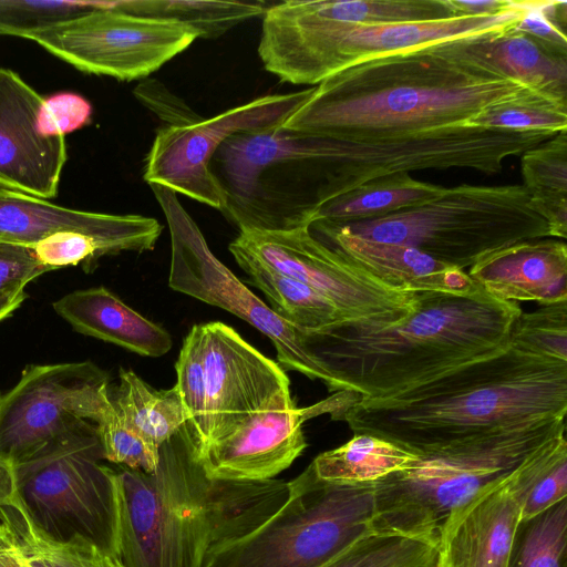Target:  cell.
I'll return each mask as SVG.
<instances>
[{
  "label": "cell",
  "mask_w": 567,
  "mask_h": 567,
  "mask_svg": "<svg viewBox=\"0 0 567 567\" xmlns=\"http://www.w3.org/2000/svg\"><path fill=\"white\" fill-rule=\"evenodd\" d=\"M567 362L511 343L396 396L330 404L332 420L423 455L565 420Z\"/></svg>",
  "instance_id": "1"
},
{
  "label": "cell",
  "mask_w": 567,
  "mask_h": 567,
  "mask_svg": "<svg viewBox=\"0 0 567 567\" xmlns=\"http://www.w3.org/2000/svg\"><path fill=\"white\" fill-rule=\"evenodd\" d=\"M518 302L481 287L470 295L416 291L414 311L389 326L343 322L317 331L313 354L331 404L385 400L509 344Z\"/></svg>",
  "instance_id": "2"
},
{
  "label": "cell",
  "mask_w": 567,
  "mask_h": 567,
  "mask_svg": "<svg viewBox=\"0 0 567 567\" xmlns=\"http://www.w3.org/2000/svg\"><path fill=\"white\" fill-rule=\"evenodd\" d=\"M117 558L124 567H202L210 546L246 534L286 499L288 482L212 480L183 425L152 473L118 466Z\"/></svg>",
  "instance_id": "3"
},
{
  "label": "cell",
  "mask_w": 567,
  "mask_h": 567,
  "mask_svg": "<svg viewBox=\"0 0 567 567\" xmlns=\"http://www.w3.org/2000/svg\"><path fill=\"white\" fill-rule=\"evenodd\" d=\"M524 89L431 44L332 74L281 127L346 141L411 135L465 125L486 106Z\"/></svg>",
  "instance_id": "4"
},
{
  "label": "cell",
  "mask_w": 567,
  "mask_h": 567,
  "mask_svg": "<svg viewBox=\"0 0 567 567\" xmlns=\"http://www.w3.org/2000/svg\"><path fill=\"white\" fill-rule=\"evenodd\" d=\"M528 1L491 17L402 23H353L317 13L310 0H287L262 14L258 54L280 81L318 85L355 64L462 37L503 30L526 13Z\"/></svg>",
  "instance_id": "5"
},
{
  "label": "cell",
  "mask_w": 567,
  "mask_h": 567,
  "mask_svg": "<svg viewBox=\"0 0 567 567\" xmlns=\"http://www.w3.org/2000/svg\"><path fill=\"white\" fill-rule=\"evenodd\" d=\"M371 240L411 246L465 270L508 246L550 237L523 185H458L425 204L342 225Z\"/></svg>",
  "instance_id": "6"
},
{
  "label": "cell",
  "mask_w": 567,
  "mask_h": 567,
  "mask_svg": "<svg viewBox=\"0 0 567 567\" xmlns=\"http://www.w3.org/2000/svg\"><path fill=\"white\" fill-rule=\"evenodd\" d=\"M563 431L565 420L419 455L410 467L373 483L374 532L437 543L451 511L512 474L530 453Z\"/></svg>",
  "instance_id": "7"
},
{
  "label": "cell",
  "mask_w": 567,
  "mask_h": 567,
  "mask_svg": "<svg viewBox=\"0 0 567 567\" xmlns=\"http://www.w3.org/2000/svg\"><path fill=\"white\" fill-rule=\"evenodd\" d=\"M288 484L286 499L267 519L210 546L202 567H320L375 533L373 483H327L309 465Z\"/></svg>",
  "instance_id": "8"
},
{
  "label": "cell",
  "mask_w": 567,
  "mask_h": 567,
  "mask_svg": "<svg viewBox=\"0 0 567 567\" xmlns=\"http://www.w3.org/2000/svg\"><path fill=\"white\" fill-rule=\"evenodd\" d=\"M102 461L90 423L14 464L17 501L47 538H82L117 557L114 468Z\"/></svg>",
  "instance_id": "9"
},
{
  "label": "cell",
  "mask_w": 567,
  "mask_h": 567,
  "mask_svg": "<svg viewBox=\"0 0 567 567\" xmlns=\"http://www.w3.org/2000/svg\"><path fill=\"white\" fill-rule=\"evenodd\" d=\"M150 186L171 235L169 287L245 320L272 341L277 359L285 369L323 381L312 353L316 331L292 326L261 301L214 256L177 194L162 185Z\"/></svg>",
  "instance_id": "10"
},
{
  "label": "cell",
  "mask_w": 567,
  "mask_h": 567,
  "mask_svg": "<svg viewBox=\"0 0 567 567\" xmlns=\"http://www.w3.org/2000/svg\"><path fill=\"white\" fill-rule=\"evenodd\" d=\"M112 408L110 377L92 361L27 365L0 396V457L18 464Z\"/></svg>",
  "instance_id": "11"
},
{
  "label": "cell",
  "mask_w": 567,
  "mask_h": 567,
  "mask_svg": "<svg viewBox=\"0 0 567 567\" xmlns=\"http://www.w3.org/2000/svg\"><path fill=\"white\" fill-rule=\"evenodd\" d=\"M228 248L308 285L330 300L349 322L389 326L415 309L416 291L383 282L322 244L309 227L241 230Z\"/></svg>",
  "instance_id": "12"
},
{
  "label": "cell",
  "mask_w": 567,
  "mask_h": 567,
  "mask_svg": "<svg viewBox=\"0 0 567 567\" xmlns=\"http://www.w3.org/2000/svg\"><path fill=\"white\" fill-rule=\"evenodd\" d=\"M116 1L83 17L32 32V40L75 69L120 81L147 78L185 51L199 33L175 20L127 13Z\"/></svg>",
  "instance_id": "13"
},
{
  "label": "cell",
  "mask_w": 567,
  "mask_h": 567,
  "mask_svg": "<svg viewBox=\"0 0 567 567\" xmlns=\"http://www.w3.org/2000/svg\"><path fill=\"white\" fill-rule=\"evenodd\" d=\"M313 90L265 95L208 118L161 127L146 157L144 179L221 212L223 194L209 166L216 151L235 134L281 126Z\"/></svg>",
  "instance_id": "14"
},
{
  "label": "cell",
  "mask_w": 567,
  "mask_h": 567,
  "mask_svg": "<svg viewBox=\"0 0 567 567\" xmlns=\"http://www.w3.org/2000/svg\"><path fill=\"white\" fill-rule=\"evenodd\" d=\"M207 391V424L198 452L247 419L291 398L290 381L276 362L219 322L196 324Z\"/></svg>",
  "instance_id": "15"
},
{
  "label": "cell",
  "mask_w": 567,
  "mask_h": 567,
  "mask_svg": "<svg viewBox=\"0 0 567 567\" xmlns=\"http://www.w3.org/2000/svg\"><path fill=\"white\" fill-rule=\"evenodd\" d=\"M43 99L0 66V187L49 200L58 194L68 155L64 136L38 131Z\"/></svg>",
  "instance_id": "16"
},
{
  "label": "cell",
  "mask_w": 567,
  "mask_h": 567,
  "mask_svg": "<svg viewBox=\"0 0 567 567\" xmlns=\"http://www.w3.org/2000/svg\"><path fill=\"white\" fill-rule=\"evenodd\" d=\"M310 417L309 408L298 409L289 398L195 453L212 480H271L307 447L302 423Z\"/></svg>",
  "instance_id": "17"
},
{
  "label": "cell",
  "mask_w": 567,
  "mask_h": 567,
  "mask_svg": "<svg viewBox=\"0 0 567 567\" xmlns=\"http://www.w3.org/2000/svg\"><path fill=\"white\" fill-rule=\"evenodd\" d=\"M60 230L92 236L116 255L153 250L163 226L148 216L73 209L0 187V241L33 247Z\"/></svg>",
  "instance_id": "18"
},
{
  "label": "cell",
  "mask_w": 567,
  "mask_h": 567,
  "mask_svg": "<svg viewBox=\"0 0 567 567\" xmlns=\"http://www.w3.org/2000/svg\"><path fill=\"white\" fill-rule=\"evenodd\" d=\"M519 466L450 512L439 530L435 567H506L520 520Z\"/></svg>",
  "instance_id": "19"
},
{
  "label": "cell",
  "mask_w": 567,
  "mask_h": 567,
  "mask_svg": "<svg viewBox=\"0 0 567 567\" xmlns=\"http://www.w3.org/2000/svg\"><path fill=\"white\" fill-rule=\"evenodd\" d=\"M515 25L435 43L442 53L567 104V54Z\"/></svg>",
  "instance_id": "20"
},
{
  "label": "cell",
  "mask_w": 567,
  "mask_h": 567,
  "mask_svg": "<svg viewBox=\"0 0 567 567\" xmlns=\"http://www.w3.org/2000/svg\"><path fill=\"white\" fill-rule=\"evenodd\" d=\"M309 230L322 244L392 287L458 296L480 288L465 270L445 265L414 247L362 238L343 226L318 221L311 223Z\"/></svg>",
  "instance_id": "21"
},
{
  "label": "cell",
  "mask_w": 567,
  "mask_h": 567,
  "mask_svg": "<svg viewBox=\"0 0 567 567\" xmlns=\"http://www.w3.org/2000/svg\"><path fill=\"white\" fill-rule=\"evenodd\" d=\"M471 279L489 296L504 301H567V246L542 238L494 251L468 270Z\"/></svg>",
  "instance_id": "22"
},
{
  "label": "cell",
  "mask_w": 567,
  "mask_h": 567,
  "mask_svg": "<svg viewBox=\"0 0 567 567\" xmlns=\"http://www.w3.org/2000/svg\"><path fill=\"white\" fill-rule=\"evenodd\" d=\"M54 311L78 332L145 357L167 353L173 340L104 287L74 290L53 302Z\"/></svg>",
  "instance_id": "23"
},
{
  "label": "cell",
  "mask_w": 567,
  "mask_h": 567,
  "mask_svg": "<svg viewBox=\"0 0 567 567\" xmlns=\"http://www.w3.org/2000/svg\"><path fill=\"white\" fill-rule=\"evenodd\" d=\"M445 188L408 173L378 177L328 202L312 223L342 226L383 217L435 199Z\"/></svg>",
  "instance_id": "24"
},
{
  "label": "cell",
  "mask_w": 567,
  "mask_h": 567,
  "mask_svg": "<svg viewBox=\"0 0 567 567\" xmlns=\"http://www.w3.org/2000/svg\"><path fill=\"white\" fill-rule=\"evenodd\" d=\"M229 251L247 274L248 282L260 289L270 301V308L292 326L307 331H323L349 322L330 300L302 281L276 271L243 251Z\"/></svg>",
  "instance_id": "25"
},
{
  "label": "cell",
  "mask_w": 567,
  "mask_h": 567,
  "mask_svg": "<svg viewBox=\"0 0 567 567\" xmlns=\"http://www.w3.org/2000/svg\"><path fill=\"white\" fill-rule=\"evenodd\" d=\"M417 458V454L390 441L361 433L341 446L319 454L310 465L323 482L364 484L403 471Z\"/></svg>",
  "instance_id": "26"
},
{
  "label": "cell",
  "mask_w": 567,
  "mask_h": 567,
  "mask_svg": "<svg viewBox=\"0 0 567 567\" xmlns=\"http://www.w3.org/2000/svg\"><path fill=\"white\" fill-rule=\"evenodd\" d=\"M118 385L111 392L115 410L124 421L161 447L188 421L176 385L156 390L132 370L120 369Z\"/></svg>",
  "instance_id": "27"
},
{
  "label": "cell",
  "mask_w": 567,
  "mask_h": 567,
  "mask_svg": "<svg viewBox=\"0 0 567 567\" xmlns=\"http://www.w3.org/2000/svg\"><path fill=\"white\" fill-rule=\"evenodd\" d=\"M522 175L533 208L550 237H567V130L522 155Z\"/></svg>",
  "instance_id": "28"
},
{
  "label": "cell",
  "mask_w": 567,
  "mask_h": 567,
  "mask_svg": "<svg viewBox=\"0 0 567 567\" xmlns=\"http://www.w3.org/2000/svg\"><path fill=\"white\" fill-rule=\"evenodd\" d=\"M262 1L238 0H120L116 9L127 13L175 20L195 29L199 38H217L235 25L262 16Z\"/></svg>",
  "instance_id": "29"
},
{
  "label": "cell",
  "mask_w": 567,
  "mask_h": 567,
  "mask_svg": "<svg viewBox=\"0 0 567 567\" xmlns=\"http://www.w3.org/2000/svg\"><path fill=\"white\" fill-rule=\"evenodd\" d=\"M0 522L13 535L28 567H124L117 557L82 538L66 543L47 538L29 522L17 497L0 508Z\"/></svg>",
  "instance_id": "30"
},
{
  "label": "cell",
  "mask_w": 567,
  "mask_h": 567,
  "mask_svg": "<svg viewBox=\"0 0 567 567\" xmlns=\"http://www.w3.org/2000/svg\"><path fill=\"white\" fill-rule=\"evenodd\" d=\"M566 431L551 437L520 464V519L535 516L567 498Z\"/></svg>",
  "instance_id": "31"
},
{
  "label": "cell",
  "mask_w": 567,
  "mask_h": 567,
  "mask_svg": "<svg viewBox=\"0 0 567 567\" xmlns=\"http://www.w3.org/2000/svg\"><path fill=\"white\" fill-rule=\"evenodd\" d=\"M506 567H567V498L519 520Z\"/></svg>",
  "instance_id": "32"
},
{
  "label": "cell",
  "mask_w": 567,
  "mask_h": 567,
  "mask_svg": "<svg viewBox=\"0 0 567 567\" xmlns=\"http://www.w3.org/2000/svg\"><path fill=\"white\" fill-rule=\"evenodd\" d=\"M437 544L410 536L371 533L320 567H435Z\"/></svg>",
  "instance_id": "33"
},
{
  "label": "cell",
  "mask_w": 567,
  "mask_h": 567,
  "mask_svg": "<svg viewBox=\"0 0 567 567\" xmlns=\"http://www.w3.org/2000/svg\"><path fill=\"white\" fill-rule=\"evenodd\" d=\"M327 18L365 24L427 22L456 18L447 0H310Z\"/></svg>",
  "instance_id": "34"
},
{
  "label": "cell",
  "mask_w": 567,
  "mask_h": 567,
  "mask_svg": "<svg viewBox=\"0 0 567 567\" xmlns=\"http://www.w3.org/2000/svg\"><path fill=\"white\" fill-rule=\"evenodd\" d=\"M466 124L484 128L558 133L567 130V104L524 89L486 106Z\"/></svg>",
  "instance_id": "35"
},
{
  "label": "cell",
  "mask_w": 567,
  "mask_h": 567,
  "mask_svg": "<svg viewBox=\"0 0 567 567\" xmlns=\"http://www.w3.org/2000/svg\"><path fill=\"white\" fill-rule=\"evenodd\" d=\"M112 6L113 1L0 0V34L25 38Z\"/></svg>",
  "instance_id": "36"
},
{
  "label": "cell",
  "mask_w": 567,
  "mask_h": 567,
  "mask_svg": "<svg viewBox=\"0 0 567 567\" xmlns=\"http://www.w3.org/2000/svg\"><path fill=\"white\" fill-rule=\"evenodd\" d=\"M509 343L529 354L567 362V301L522 311L513 324Z\"/></svg>",
  "instance_id": "37"
},
{
  "label": "cell",
  "mask_w": 567,
  "mask_h": 567,
  "mask_svg": "<svg viewBox=\"0 0 567 567\" xmlns=\"http://www.w3.org/2000/svg\"><path fill=\"white\" fill-rule=\"evenodd\" d=\"M175 369V385L188 416L185 426L196 451L204 441L207 424V391L196 324L184 339Z\"/></svg>",
  "instance_id": "38"
},
{
  "label": "cell",
  "mask_w": 567,
  "mask_h": 567,
  "mask_svg": "<svg viewBox=\"0 0 567 567\" xmlns=\"http://www.w3.org/2000/svg\"><path fill=\"white\" fill-rule=\"evenodd\" d=\"M104 461L117 466L152 473L159 462V447L128 425L112 410L96 424Z\"/></svg>",
  "instance_id": "39"
},
{
  "label": "cell",
  "mask_w": 567,
  "mask_h": 567,
  "mask_svg": "<svg viewBox=\"0 0 567 567\" xmlns=\"http://www.w3.org/2000/svg\"><path fill=\"white\" fill-rule=\"evenodd\" d=\"M38 260L51 270L79 264H91L111 249L96 238L73 230L55 231L33 247Z\"/></svg>",
  "instance_id": "40"
},
{
  "label": "cell",
  "mask_w": 567,
  "mask_h": 567,
  "mask_svg": "<svg viewBox=\"0 0 567 567\" xmlns=\"http://www.w3.org/2000/svg\"><path fill=\"white\" fill-rule=\"evenodd\" d=\"M92 106L83 96L62 92L43 99L38 131L47 137L64 136L91 122Z\"/></svg>",
  "instance_id": "41"
},
{
  "label": "cell",
  "mask_w": 567,
  "mask_h": 567,
  "mask_svg": "<svg viewBox=\"0 0 567 567\" xmlns=\"http://www.w3.org/2000/svg\"><path fill=\"white\" fill-rule=\"evenodd\" d=\"M48 271L31 246L0 241V296L24 291L30 281Z\"/></svg>",
  "instance_id": "42"
},
{
  "label": "cell",
  "mask_w": 567,
  "mask_h": 567,
  "mask_svg": "<svg viewBox=\"0 0 567 567\" xmlns=\"http://www.w3.org/2000/svg\"><path fill=\"white\" fill-rule=\"evenodd\" d=\"M540 1H529L528 9L514 29L524 32L545 45L567 54L566 34L557 30L540 12Z\"/></svg>",
  "instance_id": "43"
},
{
  "label": "cell",
  "mask_w": 567,
  "mask_h": 567,
  "mask_svg": "<svg viewBox=\"0 0 567 567\" xmlns=\"http://www.w3.org/2000/svg\"><path fill=\"white\" fill-rule=\"evenodd\" d=\"M455 17H491L507 12L517 6L513 0H447Z\"/></svg>",
  "instance_id": "44"
},
{
  "label": "cell",
  "mask_w": 567,
  "mask_h": 567,
  "mask_svg": "<svg viewBox=\"0 0 567 567\" xmlns=\"http://www.w3.org/2000/svg\"><path fill=\"white\" fill-rule=\"evenodd\" d=\"M0 567H28L13 535L2 522H0Z\"/></svg>",
  "instance_id": "45"
},
{
  "label": "cell",
  "mask_w": 567,
  "mask_h": 567,
  "mask_svg": "<svg viewBox=\"0 0 567 567\" xmlns=\"http://www.w3.org/2000/svg\"><path fill=\"white\" fill-rule=\"evenodd\" d=\"M17 497L14 465L0 457V508Z\"/></svg>",
  "instance_id": "46"
},
{
  "label": "cell",
  "mask_w": 567,
  "mask_h": 567,
  "mask_svg": "<svg viewBox=\"0 0 567 567\" xmlns=\"http://www.w3.org/2000/svg\"><path fill=\"white\" fill-rule=\"evenodd\" d=\"M539 10L557 30L566 34L567 1H540Z\"/></svg>",
  "instance_id": "47"
},
{
  "label": "cell",
  "mask_w": 567,
  "mask_h": 567,
  "mask_svg": "<svg viewBox=\"0 0 567 567\" xmlns=\"http://www.w3.org/2000/svg\"><path fill=\"white\" fill-rule=\"evenodd\" d=\"M24 299V291L10 296H0V322L10 317Z\"/></svg>",
  "instance_id": "48"
}]
</instances>
